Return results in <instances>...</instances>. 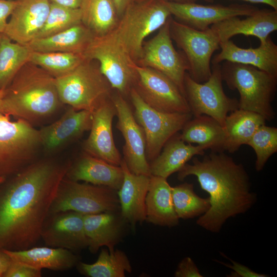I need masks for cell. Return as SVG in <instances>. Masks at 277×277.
<instances>
[{"instance_id": "31", "label": "cell", "mask_w": 277, "mask_h": 277, "mask_svg": "<svg viewBox=\"0 0 277 277\" xmlns=\"http://www.w3.org/2000/svg\"><path fill=\"white\" fill-rule=\"evenodd\" d=\"M180 138L189 144L205 146L213 152L225 150L224 128L212 117L202 115L189 120L184 125Z\"/></svg>"}, {"instance_id": "48", "label": "cell", "mask_w": 277, "mask_h": 277, "mask_svg": "<svg viewBox=\"0 0 277 277\" xmlns=\"http://www.w3.org/2000/svg\"><path fill=\"white\" fill-rule=\"evenodd\" d=\"M142 1V0H141ZM169 1H173V2H180V3H187V2H195L199 0H167ZM207 2H211L213 0H204Z\"/></svg>"}, {"instance_id": "9", "label": "cell", "mask_w": 277, "mask_h": 277, "mask_svg": "<svg viewBox=\"0 0 277 277\" xmlns=\"http://www.w3.org/2000/svg\"><path fill=\"white\" fill-rule=\"evenodd\" d=\"M120 209L117 191L106 186L86 182L81 183L63 178L59 184L49 215L65 211L85 215Z\"/></svg>"}, {"instance_id": "20", "label": "cell", "mask_w": 277, "mask_h": 277, "mask_svg": "<svg viewBox=\"0 0 277 277\" xmlns=\"http://www.w3.org/2000/svg\"><path fill=\"white\" fill-rule=\"evenodd\" d=\"M127 225L120 210L84 215V229L90 252L96 253L103 246L114 251L126 234Z\"/></svg>"}, {"instance_id": "34", "label": "cell", "mask_w": 277, "mask_h": 277, "mask_svg": "<svg viewBox=\"0 0 277 277\" xmlns=\"http://www.w3.org/2000/svg\"><path fill=\"white\" fill-rule=\"evenodd\" d=\"M32 51L27 44L14 42L5 34H0V90L5 89L29 62Z\"/></svg>"}, {"instance_id": "4", "label": "cell", "mask_w": 277, "mask_h": 277, "mask_svg": "<svg viewBox=\"0 0 277 277\" xmlns=\"http://www.w3.org/2000/svg\"><path fill=\"white\" fill-rule=\"evenodd\" d=\"M221 72L228 88L239 92V109L259 113L266 121L274 118L272 102L276 91L277 76L250 65L227 61L221 65Z\"/></svg>"}, {"instance_id": "10", "label": "cell", "mask_w": 277, "mask_h": 277, "mask_svg": "<svg viewBox=\"0 0 277 277\" xmlns=\"http://www.w3.org/2000/svg\"><path fill=\"white\" fill-rule=\"evenodd\" d=\"M129 95L134 117L145 135L147 159L151 162L160 154L165 144L182 129L192 114L157 110L145 103L133 87Z\"/></svg>"}, {"instance_id": "32", "label": "cell", "mask_w": 277, "mask_h": 277, "mask_svg": "<svg viewBox=\"0 0 277 277\" xmlns=\"http://www.w3.org/2000/svg\"><path fill=\"white\" fill-rule=\"evenodd\" d=\"M82 23L96 36L114 30L120 21L113 0H83Z\"/></svg>"}, {"instance_id": "38", "label": "cell", "mask_w": 277, "mask_h": 277, "mask_svg": "<svg viewBox=\"0 0 277 277\" xmlns=\"http://www.w3.org/2000/svg\"><path fill=\"white\" fill-rule=\"evenodd\" d=\"M246 145L254 150L255 169L261 171L269 157L277 152V128L265 124L261 126Z\"/></svg>"}, {"instance_id": "47", "label": "cell", "mask_w": 277, "mask_h": 277, "mask_svg": "<svg viewBox=\"0 0 277 277\" xmlns=\"http://www.w3.org/2000/svg\"><path fill=\"white\" fill-rule=\"evenodd\" d=\"M5 93V89L0 90V112L4 113L3 110V97Z\"/></svg>"}, {"instance_id": "40", "label": "cell", "mask_w": 277, "mask_h": 277, "mask_svg": "<svg viewBox=\"0 0 277 277\" xmlns=\"http://www.w3.org/2000/svg\"><path fill=\"white\" fill-rule=\"evenodd\" d=\"M175 277H202L197 267L190 257L184 258L174 273Z\"/></svg>"}, {"instance_id": "41", "label": "cell", "mask_w": 277, "mask_h": 277, "mask_svg": "<svg viewBox=\"0 0 277 277\" xmlns=\"http://www.w3.org/2000/svg\"><path fill=\"white\" fill-rule=\"evenodd\" d=\"M227 258L226 255H225ZM232 263V265L227 264L221 261L215 260L225 266L231 268L233 271L231 272L229 276L232 277H267V275L257 273L246 266L240 264L229 258H228Z\"/></svg>"}, {"instance_id": "3", "label": "cell", "mask_w": 277, "mask_h": 277, "mask_svg": "<svg viewBox=\"0 0 277 277\" xmlns=\"http://www.w3.org/2000/svg\"><path fill=\"white\" fill-rule=\"evenodd\" d=\"M61 103L55 78L28 62L5 89L4 113L28 122L38 120L55 112Z\"/></svg>"}, {"instance_id": "29", "label": "cell", "mask_w": 277, "mask_h": 277, "mask_svg": "<svg viewBox=\"0 0 277 277\" xmlns=\"http://www.w3.org/2000/svg\"><path fill=\"white\" fill-rule=\"evenodd\" d=\"M94 36L81 23L52 35L34 38L27 45L33 51L83 54Z\"/></svg>"}, {"instance_id": "36", "label": "cell", "mask_w": 277, "mask_h": 277, "mask_svg": "<svg viewBox=\"0 0 277 277\" xmlns=\"http://www.w3.org/2000/svg\"><path fill=\"white\" fill-rule=\"evenodd\" d=\"M83 54L32 51L29 62L41 67L55 78L71 71L84 60Z\"/></svg>"}, {"instance_id": "2", "label": "cell", "mask_w": 277, "mask_h": 277, "mask_svg": "<svg viewBox=\"0 0 277 277\" xmlns=\"http://www.w3.org/2000/svg\"><path fill=\"white\" fill-rule=\"evenodd\" d=\"M190 175L196 176L209 195L210 208L196 221L208 231L219 232L228 219L245 213L256 202L243 165L223 152L211 151L202 160L193 157L178 171L177 178L183 181Z\"/></svg>"}, {"instance_id": "26", "label": "cell", "mask_w": 277, "mask_h": 277, "mask_svg": "<svg viewBox=\"0 0 277 277\" xmlns=\"http://www.w3.org/2000/svg\"><path fill=\"white\" fill-rule=\"evenodd\" d=\"M145 206L146 222L168 227L178 225L179 219L173 204L171 186L167 179L150 176Z\"/></svg>"}, {"instance_id": "16", "label": "cell", "mask_w": 277, "mask_h": 277, "mask_svg": "<svg viewBox=\"0 0 277 277\" xmlns=\"http://www.w3.org/2000/svg\"><path fill=\"white\" fill-rule=\"evenodd\" d=\"M171 13L177 22L202 31L228 18L249 16L258 9L248 5H204L195 2L180 3L165 0Z\"/></svg>"}, {"instance_id": "17", "label": "cell", "mask_w": 277, "mask_h": 277, "mask_svg": "<svg viewBox=\"0 0 277 277\" xmlns=\"http://www.w3.org/2000/svg\"><path fill=\"white\" fill-rule=\"evenodd\" d=\"M115 115L116 109L111 97L92 112L90 134L85 142L84 149L87 154L120 166L122 159L115 144L112 129Z\"/></svg>"}, {"instance_id": "33", "label": "cell", "mask_w": 277, "mask_h": 277, "mask_svg": "<svg viewBox=\"0 0 277 277\" xmlns=\"http://www.w3.org/2000/svg\"><path fill=\"white\" fill-rule=\"evenodd\" d=\"M76 266L81 274L88 277H124L125 272H132L131 263L123 251H109L107 248L101 250L94 263L79 261Z\"/></svg>"}, {"instance_id": "14", "label": "cell", "mask_w": 277, "mask_h": 277, "mask_svg": "<svg viewBox=\"0 0 277 277\" xmlns=\"http://www.w3.org/2000/svg\"><path fill=\"white\" fill-rule=\"evenodd\" d=\"M134 86L140 96L151 107L167 113H191L185 95L169 78L152 68L136 65Z\"/></svg>"}, {"instance_id": "15", "label": "cell", "mask_w": 277, "mask_h": 277, "mask_svg": "<svg viewBox=\"0 0 277 277\" xmlns=\"http://www.w3.org/2000/svg\"><path fill=\"white\" fill-rule=\"evenodd\" d=\"M110 97L116 109V127L125 141L123 159L128 168L135 174L150 176V165L146 153L145 137L141 127L124 96L117 93Z\"/></svg>"}, {"instance_id": "39", "label": "cell", "mask_w": 277, "mask_h": 277, "mask_svg": "<svg viewBox=\"0 0 277 277\" xmlns=\"http://www.w3.org/2000/svg\"><path fill=\"white\" fill-rule=\"evenodd\" d=\"M42 270L13 262H11L3 277H41Z\"/></svg>"}, {"instance_id": "27", "label": "cell", "mask_w": 277, "mask_h": 277, "mask_svg": "<svg viewBox=\"0 0 277 277\" xmlns=\"http://www.w3.org/2000/svg\"><path fill=\"white\" fill-rule=\"evenodd\" d=\"M13 262L42 270L64 271L76 266L79 258L72 251L61 248L32 247L22 250L4 249Z\"/></svg>"}, {"instance_id": "28", "label": "cell", "mask_w": 277, "mask_h": 277, "mask_svg": "<svg viewBox=\"0 0 277 277\" xmlns=\"http://www.w3.org/2000/svg\"><path fill=\"white\" fill-rule=\"evenodd\" d=\"M160 154L149 163L151 175L167 179L178 172L196 155H203L208 149L204 146L186 143L176 133L164 145Z\"/></svg>"}, {"instance_id": "12", "label": "cell", "mask_w": 277, "mask_h": 277, "mask_svg": "<svg viewBox=\"0 0 277 277\" xmlns=\"http://www.w3.org/2000/svg\"><path fill=\"white\" fill-rule=\"evenodd\" d=\"M170 36L183 52L189 66L188 74L195 82L207 81L211 74L210 62L220 48V41L210 28L198 30L170 19Z\"/></svg>"}, {"instance_id": "5", "label": "cell", "mask_w": 277, "mask_h": 277, "mask_svg": "<svg viewBox=\"0 0 277 277\" xmlns=\"http://www.w3.org/2000/svg\"><path fill=\"white\" fill-rule=\"evenodd\" d=\"M165 0H142L130 5L112 31L136 64L142 56L145 38L159 29L171 16Z\"/></svg>"}, {"instance_id": "44", "label": "cell", "mask_w": 277, "mask_h": 277, "mask_svg": "<svg viewBox=\"0 0 277 277\" xmlns=\"http://www.w3.org/2000/svg\"><path fill=\"white\" fill-rule=\"evenodd\" d=\"M139 1L141 0H113L120 18L130 5Z\"/></svg>"}, {"instance_id": "42", "label": "cell", "mask_w": 277, "mask_h": 277, "mask_svg": "<svg viewBox=\"0 0 277 277\" xmlns=\"http://www.w3.org/2000/svg\"><path fill=\"white\" fill-rule=\"evenodd\" d=\"M16 4V0H0V34L4 33L8 18Z\"/></svg>"}, {"instance_id": "23", "label": "cell", "mask_w": 277, "mask_h": 277, "mask_svg": "<svg viewBox=\"0 0 277 277\" xmlns=\"http://www.w3.org/2000/svg\"><path fill=\"white\" fill-rule=\"evenodd\" d=\"M221 51L212 60V64L227 61L255 67L277 76V45L269 37L259 47L243 48L230 39L220 43Z\"/></svg>"}, {"instance_id": "37", "label": "cell", "mask_w": 277, "mask_h": 277, "mask_svg": "<svg viewBox=\"0 0 277 277\" xmlns=\"http://www.w3.org/2000/svg\"><path fill=\"white\" fill-rule=\"evenodd\" d=\"M81 23L80 8H71L50 2L47 17L35 38L52 35Z\"/></svg>"}, {"instance_id": "46", "label": "cell", "mask_w": 277, "mask_h": 277, "mask_svg": "<svg viewBox=\"0 0 277 277\" xmlns=\"http://www.w3.org/2000/svg\"><path fill=\"white\" fill-rule=\"evenodd\" d=\"M252 3H260L267 5L272 9L277 10V0H241Z\"/></svg>"}, {"instance_id": "6", "label": "cell", "mask_w": 277, "mask_h": 277, "mask_svg": "<svg viewBox=\"0 0 277 277\" xmlns=\"http://www.w3.org/2000/svg\"><path fill=\"white\" fill-rule=\"evenodd\" d=\"M93 61L85 58L71 71L55 78L62 103L92 112L110 97L112 88L101 73L99 65Z\"/></svg>"}, {"instance_id": "35", "label": "cell", "mask_w": 277, "mask_h": 277, "mask_svg": "<svg viewBox=\"0 0 277 277\" xmlns=\"http://www.w3.org/2000/svg\"><path fill=\"white\" fill-rule=\"evenodd\" d=\"M172 202L179 219L194 218L205 213L210 208L209 197L197 195L192 184L184 183L171 187Z\"/></svg>"}, {"instance_id": "8", "label": "cell", "mask_w": 277, "mask_h": 277, "mask_svg": "<svg viewBox=\"0 0 277 277\" xmlns=\"http://www.w3.org/2000/svg\"><path fill=\"white\" fill-rule=\"evenodd\" d=\"M85 58L95 60L112 89L125 97L129 95L137 78L136 64L115 38L113 32L95 36L83 53Z\"/></svg>"}, {"instance_id": "45", "label": "cell", "mask_w": 277, "mask_h": 277, "mask_svg": "<svg viewBox=\"0 0 277 277\" xmlns=\"http://www.w3.org/2000/svg\"><path fill=\"white\" fill-rule=\"evenodd\" d=\"M51 3L71 8L77 9L80 8L83 0H49Z\"/></svg>"}, {"instance_id": "25", "label": "cell", "mask_w": 277, "mask_h": 277, "mask_svg": "<svg viewBox=\"0 0 277 277\" xmlns=\"http://www.w3.org/2000/svg\"><path fill=\"white\" fill-rule=\"evenodd\" d=\"M65 175L72 181H84L116 191L121 188L124 176L120 166L111 164L87 153L68 169Z\"/></svg>"}, {"instance_id": "30", "label": "cell", "mask_w": 277, "mask_h": 277, "mask_svg": "<svg viewBox=\"0 0 277 277\" xmlns=\"http://www.w3.org/2000/svg\"><path fill=\"white\" fill-rule=\"evenodd\" d=\"M266 120L259 113L238 109L226 116L224 127L225 150L233 153L246 145L256 130L265 124Z\"/></svg>"}, {"instance_id": "43", "label": "cell", "mask_w": 277, "mask_h": 277, "mask_svg": "<svg viewBox=\"0 0 277 277\" xmlns=\"http://www.w3.org/2000/svg\"><path fill=\"white\" fill-rule=\"evenodd\" d=\"M11 262L10 256L3 249L0 248V277H3Z\"/></svg>"}, {"instance_id": "24", "label": "cell", "mask_w": 277, "mask_h": 277, "mask_svg": "<svg viewBox=\"0 0 277 277\" xmlns=\"http://www.w3.org/2000/svg\"><path fill=\"white\" fill-rule=\"evenodd\" d=\"M92 112L71 107L57 121L38 130L41 144L52 150L90 130Z\"/></svg>"}, {"instance_id": "19", "label": "cell", "mask_w": 277, "mask_h": 277, "mask_svg": "<svg viewBox=\"0 0 277 277\" xmlns=\"http://www.w3.org/2000/svg\"><path fill=\"white\" fill-rule=\"evenodd\" d=\"M50 6L49 0H16L4 34L14 42L28 44L43 26Z\"/></svg>"}, {"instance_id": "49", "label": "cell", "mask_w": 277, "mask_h": 277, "mask_svg": "<svg viewBox=\"0 0 277 277\" xmlns=\"http://www.w3.org/2000/svg\"></svg>"}, {"instance_id": "21", "label": "cell", "mask_w": 277, "mask_h": 277, "mask_svg": "<svg viewBox=\"0 0 277 277\" xmlns=\"http://www.w3.org/2000/svg\"><path fill=\"white\" fill-rule=\"evenodd\" d=\"M210 28L216 33L220 43L239 34L254 36L260 43H264L277 30V10L258 9L246 18L232 17L212 25Z\"/></svg>"}, {"instance_id": "18", "label": "cell", "mask_w": 277, "mask_h": 277, "mask_svg": "<svg viewBox=\"0 0 277 277\" xmlns=\"http://www.w3.org/2000/svg\"><path fill=\"white\" fill-rule=\"evenodd\" d=\"M84 214L65 211L50 214L43 225L41 239L49 247L77 251L88 247Z\"/></svg>"}, {"instance_id": "7", "label": "cell", "mask_w": 277, "mask_h": 277, "mask_svg": "<svg viewBox=\"0 0 277 277\" xmlns=\"http://www.w3.org/2000/svg\"><path fill=\"white\" fill-rule=\"evenodd\" d=\"M0 112V182L26 167L41 145L38 130L22 118Z\"/></svg>"}, {"instance_id": "11", "label": "cell", "mask_w": 277, "mask_h": 277, "mask_svg": "<svg viewBox=\"0 0 277 277\" xmlns=\"http://www.w3.org/2000/svg\"><path fill=\"white\" fill-rule=\"evenodd\" d=\"M220 64H212L211 74L202 83L193 80L186 72L184 80L185 96L194 117L209 116L224 128L229 112L239 108V101L224 91Z\"/></svg>"}, {"instance_id": "22", "label": "cell", "mask_w": 277, "mask_h": 277, "mask_svg": "<svg viewBox=\"0 0 277 277\" xmlns=\"http://www.w3.org/2000/svg\"><path fill=\"white\" fill-rule=\"evenodd\" d=\"M120 166L123 181L117 191L120 213L127 223L134 227L146 220L145 200L150 176L131 172L122 159Z\"/></svg>"}, {"instance_id": "1", "label": "cell", "mask_w": 277, "mask_h": 277, "mask_svg": "<svg viewBox=\"0 0 277 277\" xmlns=\"http://www.w3.org/2000/svg\"><path fill=\"white\" fill-rule=\"evenodd\" d=\"M68 168L50 161L31 164L0 193V248L22 250L41 239L59 184Z\"/></svg>"}, {"instance_id": "13", "label": "cell", "mask_w": 277, "mask_h": 277, "mask_svg": "<svg viewBox=\"0 0 277 277\" xmlns=\"http://www.w3.org/2000/svg\"><path fill=\"white\" fill-rule=\"evenodd\" d=\"M170 19L171 16L155 36L144 42L142 56L136 64L162 73L173 82L185 95L184 80L189 66L185 55L177 52L172 44Z\"/></svg>"}]
</instances>
